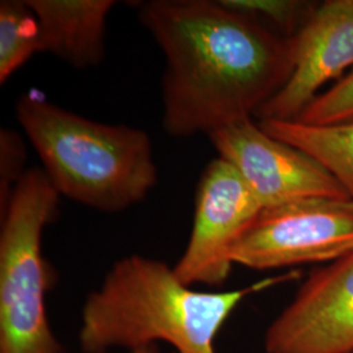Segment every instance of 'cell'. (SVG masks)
<instances>
[{
	"label": "cell",
	"instance_id": "1",
	"mask_svg": "<svg viewBox=\"0 0 353 353\" xmlns=\"http://www.w3.org/2000/svg\"><path fill=\"white\" fill-rule=\"evenodd\" d=\"M165 57L163 126L176 138L252 119L285 85L293 41L219 0H152L138 11Z\"/></svg>",
	"mask_w": 353,
	"mask_h": 353
},
{
	"label": "cell",
	"instance_id": "2",
	"mask_svg": "<svg viewBox=\"0 0 353 353\" xmlns=\"http://www.w3.org/2000/svg\"><path fill=\"white\" fill-rule=\"evenodd\" d=\"M297 276L290 271L239 290L203 292L185 284L163 261L128 255L89 294L79 344L84 353L134 351L157 341L176 353H217L219 331L248 296Z\"/></svg>",
	"mask_w": 353,
	"mask_h": 353
},
{
	"label": "cell",
	"instance_id": "3",
	"mask_svg": "<svg viewBox=\"0 0 353 353\" xmlns=\"http://www.w3.org/2000/svg\"><path fill=\"white\" fill-rule=\"evenodd\" d=\"M14 113L61 196L113 214L143 202L156 186L153 144L144 130L89 119L38 90L23 94Z\"/></svg>",
	"mask_w": 353,
	"mask_h": 353
},
{
	"label": "cell",
	"instance_id": "4",
	"mask_svg": "<svg viewBox=\"0 0 353 353\" xmlns=\"http://www.w3.org/2000/svg\"><path fill=\"white\" fill-rule=\"evenodd\" d=\"M59 198L42 169H29L0 214V353H64L48 316L55 275L41 246Z\"/></svg>",
	"mask_w": 353,
	"mask_h": 353
},
{
	"label": "cell",
	"instance_id": "5",
	"mask_svg": "<svg viewBox=\"0 0 353 353\" xmlns=\"http://www.w3.org/2000/svg\"><path fill=\"white\" fill-rule=\"evenodd\" d=\"M353 252V202L307 198L267 207L233 245V265L281 270L330 263Z\"/></svg>",
	"mask_w": 353,
	"mask_h": 353
},
{
	"label": "cell",
	"instance_id": "6",
	"mask_svg": "<svg viewBox=\"0 0 353 353\" xmlns=\"http://www.w3.org/2000/svg\"><path fill=\"white\" fill-rule=\"evenodd\" d=\"M262 210L240 173L220 157L212 160L198 183L192 229L174 265L176 276L191 287L223 285L233 265L229 258L233 245Z\"/></svg>",
	"mask_w": 353,
	"mask_h": 353
},
{
	"label": "cell",
	"instance_id": "7",
	"mask_svg": "<svg viewBox=\"0 0 353 353\" xmlns=\"http://www.w3.org/2000/svg\"><path fill=\"white\" fill-rule=\"evenodd\" d=\"M210 140L267 207L307 198L351 201L339 181L312 156L268 135L252 119L223 127Z\"/></svg>",
	"mask_w": 353,
	"mask_h": 353
},
{
	"label": "cell",
	"instance_id": "8",
	"mask_svg": "<svg viewBox=\"0 0 353 353\" xmlns=\"http://www.w3.org/2000/svg\"><path fill=\"white\" fill-rule=\"evenodd\" d=\"M267 353H353V252L318 267L265 330Z\"/></svg>",
	"mask_w": 353,
	"mask_h": 353
},
{
	"label": "cell",
	"instance_id": "9",
	"mask_svg": "<svg viewBox=\"0 0 353 353\" xmlns=\"http://www.w3.org/2000/svg\"><path fill=\"white\" fill-rule=\"evenodd\" d=\"M293 71L256 112L259 121H293L327 83L353 67V0H327L292 37Z\"/></svg>",
	"mask_w": 353,
	"mask_h": 353
},
{
	"label": "cell",
	"instance_id": "10",
	"mask_svg": "<svg viewBox=\"0 0 353 353\" xmlns=\"http://www.w3.org/2000/svg\"><path fill=\"white\" fill-rule=\"evenodd\" d=\"M37 16L43 51L77 70L105 58V29L113 0H26Z\"/></svg>",
	"mask_w": 353,
	"mask_h": 353
},
{
	"label": "cell",
	"instance_id": "11",
	"mask_svg": "<svg viewBox=\"0 0 353 353\" xmlns=\"http://www.w3.org/2000/svg\"><path fill=\"white\" fill-rule=\"evenodd\" d=\"M268 135L312 156L335 176L353 202V122L307 125L300 121H259Z\"/></svg>",
	"mask_w": 353,
	"mask_h": 353
},
{
	"label": "cell",
	"instance_id": "12",
	"mask_svg": "<svg viewBox=\"0 0 353 353\" xmlns=\"http://www.w3.org/2000/svg\"><path fill=\"white\" fill-rule=\"evenodd\" d=\"M43 51L37 16L26 0L0 3V84Z\"/></svg>",
	"mask_w": 353,
	"mask_h": 353
},
{
	"label": "cell",
	"instance_id": "13",
	"mask_svg": "<svg viewBox=\"0 0 353 353\" xmlns=\"http://www.w3.org/2000/svg\"><path fill=\"white\" fill-rule=\"evenodd\" d=\"M224 7L243 16L252 17L258 23L270 21L279 28L285 37H294L316 6L300 0H219Z\"/></svg>",
	"mask_w": 353,
	"mask_h": 353
},
{
	"label": "cell",
	"instance_id": "14",
	"mask_svg": "<svg viewBox=\"0 0 353 353\" xmlns=\"http://www.w3.org/2000/svg\"><path fill=\"white\" fill-rule=\"evenodd\" d=\"M296 121L316 126L353 122V70L318 94Z\"/></svg>",
	"mask_w": 353,
	"mask_h": 353
},
{
	"label": "cell",
	"instance_id": "15",
	"mask_svg": "<svg viewBox=\"0 0 353 353\" xmlns=\"http://www.w3.org/2000/svg\"><path fill=\"white\" fill-rule=\"evenodd\" d=\"M26 147L23 137L11 128L0 131V214L11 201L13 191L26 176Z\"/></svg>",
	"mask_w": 353,
	"mask_h": 353
},
{
	"label": "cell",
	"instance_id": "16",
	"mask_svg": "<svg viewBox=\"0 0 353 353\" xmlns=\"http://www.w3.org/2000/svg\"><path fill=\"white\" fill-rule=\"evenodd\" d=\"M131 353H161L159 350V345L157 344H151V345H144V347H140L137 348L134 351H131Z\"/></svg>",
	"mask_w": 353,
	"mask_h": 353
}]
</instances>
